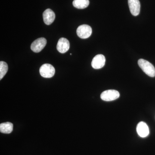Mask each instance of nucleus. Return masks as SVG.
Instances as JSON below:
<instances>
[{
    "instance_id": "f257e3e1",
    "label": "nucleus",
    "mask_w": 155,
    "mask_h": 155,
    "mask_svg": "<svg viewBox=\"0 0 155 155\" xmlns=\"http://www.w3.org/2000/svg\"><path fill=\"white\" fill-rule=\"evenodd\" d=\"M138 64L142 70L147 75L150 77H155V68L150 63L144 59H140L138 60Z\"/></svg>"
},
{
    "instance_id": "f03ea898",
    "label": "nucleus",
    "mask_w": 155,
    "mask_h": 155,
    "mask_svg": "<svg viewBox=\"0 0 155 155\" xmlns=\"http://www.w3.org/2000/svg\"><path fill=\"white\" fill-rule=\"evenodd\" d=\"M39 72L43 77L50 78L54 75L55 70L52 65L46 64L42 65L40 68Z\"/></svg>"
},
{
    "instance_id": "7ed1b4c3",
    "label": "nucleus",
    "mask_w": 155,
    "mask_h": 155,
    "mask_svg": "<svg viewBox=\"0 0 155 155\" xmlns=\"http://www.w3.org/2000/svg\"><path fill=\"white\" fill-rule=\"evenodd\" d=\"M120 96V94L115 90H108L102 93L101 99L106 101H111L118 99Z\"/></svg>"
},
{
    "instance_id": "20e7f679",
    "label": "nucleus",
    "mask_w": 155,
    "mask_h": 155,
    "mask_svg": "<svg viewBox=\"0 0 155 155\" xmlns=\"http://www.w3.org/2000/svg\"><path fill=\"white\" fill-rule=\"evenodd\" d=\"M76 32L78 36L80 38H87L91 35L92 28L89 25L84 24L78 26Z\"/></svg>"
},
{
    "instance_id": "39448f33",
    "label": "nucleus",
    "mask_w": 155,
    "mask_h": 155,
    "mask_svg": "<svg viewBox=\"0 0 155 155\" xmlns=\"http://www.w3.org/2000/svg\"><path fill=\"white\" fill-rule=\"evenodd\" d=\"M47 44V40L44 38L35 40L31 45V49L35 53H38L43 49Z\"/></svg>"
},
{
    "instance_id": "423d86ee",
    "label": "nucleus",
    "mask_w": 155,
    "mask_h": 155,
    "mask_svg": "<svg viewBox=\"0 0 155 155\" xmlns=\"http://www.w3.org/2000/svg\"><path fill=\"white\" fill-rule=\"evenodd\" d=\"M106 58L102 54H97L95 56L91 62V66L94 69H100L104 66Z\"/></svg>"
},
{
    "instance_id": "0eeeda50",
    "label": "nucleus",
    "mask_w": 155,
    "mask_h": 155,
    "mask_svg": "<svg viewBox=\"0 0 155 155\" xmlns=\"http://www.w3.org/2000/svg\"><path fill=\"white\" fill-rule=\"evenodd\" d=\"M128 4L130 13L134 16H138L140 14V4L139 0H128Z\"/></svg>"
},
{
    "instance_id": "6e6552de",
    "label": "nucleus",
    "mask_w": 155,
    "mask_h": 155,
    "mask_svg": "<svg viewBox=\"0 0 155 155\" xmlns=\"http://www.w3.org/2000/svg\"><path fill=\"white\" fill-rule=\"evenodd\" d=\"M70 47L69 42L67 38H61L58 41L57 44V50L59 52L64 54L67 52Z\"/></svg>"
},
{
    "instance_id": "1a4fd4ad",
    "label": "nucleus",
    "mask_w": 155,
    "mask_h": 155,
    "mask_svg": "<svg viewBox=\"0 0 155 155\" xmlns=\"http://www.w3.org/2000/svg\"><path fill=\"white\" fill-rule=\"evenodd\" d=\"M137 131L139 136L141 137H147L149 134V129L146 123L143 122H139L136 128Z\"/></svg>"
},
{
    "instance_id": "9d476101",
    "label": "nucleus",
    "mask_w": 155,
    "mask_h": 155,
    "mask_svg": "<svg viewBox=\"0 0 155 155\" xmlns=\"http://www.w3.org/2000/svg\"><path fill=\"white\" fill-rule=\"evenodd\" d=\"M43 18L45 23L46 25H51L54 20L55 14L51 9H46L43 14Z\"/></svg>"
},
{
    "instance_id": "9b49d317",
    "label": "nucleus",
    "mask_w": 155,
    "mask_h": 155,
    "mask_svg": "<svg viewBox=\"0 0 155 155\" xmlns=\"http://www.w3.org/2000/svg\"><path fill=\"white\" fill-rule=\"evenodd\" d=\"M13 130V125L10 122H6L2 123L0 125V131L4 134L11 133Z\"/></svg>"
},
{
    "instance_id": "f8f14e48",
    "label": "nucleus",
    "mask_w": 155,
    "mask_h": 155,
    "mask_svg": "<svg viewBox=\"0 0 155 155\" xmlns=\"http://www.w3.org/2000/svg\"><path fill=\"white\" fill-rule=\"evenodd\" d=\"M72 4L76 8L83 9L88 7L89 1V0H74Z\"/></svg>"
},
{
    "instance_id": "ddd939ff",
    "label": "nucleus",
    "mask_w": 155,
    "mask_h": 155,
    "mask_svg": "<svg viewBox=\"0 0 155 155\" xmlns=\"http://www.w3.org/2000/svg\"><path fill=\"white\" fill-rule=\"evenodd\" d=\"M8 67L7 63L4 61L0 62V79L2 80L8 72Z\"/></svg>"
}]
</instances>
